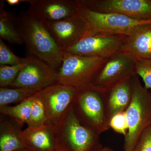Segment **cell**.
I'll use <instances>...</instances> for the list:
<instances>
[{"instance_id": "obj_1", "label": "cell", "mask_w": 151, "mask_h": 151, "mask_svg": "<svg viewBox=\"0 0 151 151\" xmlns=\"http://www.w3.org/2000/svg\"><path fill=\"white\" fill-rule=\"evenodd\" d=\"M17 29L27 52L57 71L62 64L64 52L43 22L27 10L18 16Z\"/></svg>"}, {"instance_id": "obj_2", "label": "cell", "mask_w": 151, "mask_h": 151, "mask_svg": "<svg viewBox=\"0 0 151 151\" xmlns=\"http://www.w3.org/2000/svg\"><path fill=\"white\" fill-rule=\"evenodd\" d=\"M132 98L125 111L128 133L125 137L124 151H132L143 132L151 126V92L140 83L137 75L132 77Z\"/></svg>"}, {"instance_id": "obj_3", "label": "cell", "mask_w": 151, "mask_h": 151, "mask_svg": "<svg viewBox=\"0 0 151 151\" xmlns=\"http://www.w3.org/2000/svg\"><path fill=\"white\" fill-rule=\"evenodd\" d=\"M75 1L76 13L88 29L86 36L100 34L128 36L141 25L151 23V20H136L121 14L95 12Z\"/></svg>"}, {"instance_id": "obj_4", "label": "cell", "mask_w": 151, "mask_h": 151, "mask_svg": "<svg viewBox=\"0 0 151 151\" xmlns=\"http://www.w3.org/2000/svg\"><path fill=\"white\" fill-rule=\"evenodd\" d=\"M56 128L59 151H99L100 136L82 124L72 108Z\"/></svg>"}, {"instance_id": "obj_5", "label": "cell", "mask_w": 151, "mask_h": 151, "mask_svg": "<svg viewBox=\"0 0 151 151\" xmlns=\"http://www.w3.org/2000/svg\"><path fill=\"white\" fill-rule=\"evenodd\" d=\"M72 109L82 124L99 135L110 129L104 92L92 86L78 89Z\"/></svg>"}, {"instance_id": "obj_6", "label": "cell", "mask_w": 151, "mask_h": 151, "mask_svg": "<svg viewBox=\"0 0 151 151\" xmlns=\"http://www.w3.org/2000/svg\"><path fill=\"white\" fill-rule=\"evenodd\" d=\"M108 58L82 56L64 52L62 64L57 71L58 83L78 89L91 86Z\"/></svg>"}, {"instance_id": "obj_7", "label": "cell", "mask_w": 151, "mask_h": 151, "mask_svg": "<svg viewBox=\"0 0 151 151\" xmlns=\"http://www.w3.org/2000/svg\"><path fill=\"white\" fill-rule=\"evenodd\" d=\"M135 59L119 52L108 58L92 81L91 86L105 92L136 75Z\"/></svg>"}, {"instance_id": "obj_8", "label": "cell", "mask_w": 151, "mask_h": 151, "mask_svg": "<svg viewBox=\"0 0 151 151\" xmlns=\"http://www.w3.org/2000/svg\"><path fill=\"white\" fill-rule=\"evenodd\" d=\"M78 90L56 83L37 92L44 105L47 124L55 128L59 126L72 108Z\"/></svg>"}, {"instance_id": "obj_9", "label": "cell", "mask_w": 151, "mask_h": 151, "mask_svg": "<svg viewBox=\"0 0 151 151\" xmlns=\"http://www.w3.org/2000/svg\"><path fill=\"white\" fill-rule=\"evenodd\" d=\"M26 65L9 86L40 91L58 83L57 72L45 63L27 52Z\"/></svg>"}, {"instance_id": "obj_10", "label": "cell", "mask_w": 151, "mask_h": 151, "mask_svg": "<svg viewBox=\"0 0 151 151\" xmlns=\"http://www.w3.org/2000/svg\"><path fill=\"white\" fill-rule=\"evenodd\" d=\"M92 11L121 14L133 19L151 20V0H76Z\"/></svg>"}, {"instance_id": "obj_11", "label": "cell", "mask_w": 151, "mask_h": 151, "mask_svg": "<svg viewBox=\"0 0 151 151\" xmlns=\"http://www.w3.org/2000/svg\"><path fill=\"white\" fill-rule=\"evenodd\" d=\"M126 37L100 34L86 36L63 51L80 56L108 58L121 51Z\"/></svg>"}, {"instance_id": "obj_12", "label": "cell", "mask_w": 151, "mask_h": 151, "mask_svg": "<svg viewBox=\"0 0 151 151\" xmlns=\"http://www.w3.org/2000/svg\"><path fill=\"white\" fill-rule=\"evenodd\" d=\"M44 23L63 51L88 34L86 24L77 13L61 20L45 22Z\"/></svg>"}, {"instance_id": "obj_13", "label": "cell", "mask_w": 151, "mask_h": 151, "mask_svg": "<svg viewBox=\"0 0 151 151\" xmlns=\"http://www.w3.org/2000/svg\"><path fill=\"white\" fill-rule=\"evenodd\" d=\"M28 12L43 22L61 20L76 14L75 0H28Z\"/></svg>"}, {"instance_id": "obj_14", "label": "cell", "mask_w": 151, "mask_h": 151, "mask_svg": "<svg viewBox=\"0 0 151 151\" xmlns=\"http://www.w3.org/2000/svg\"><path fill=\"white\" fill-rule=\"evenodd\" d=\"M20 137L25 148L31 151H59L56 128L50 124L27 127L21 132Z\"/></svg>"}, {"instance_id": "obj_15", "label": "cell", "mask_w": 151, "mask_h": 151, "mask_svg": "<svg viewBox=\"0 0 151 151\" xmlns=\"http://www.w3.org/2000/svg\"><path fill=\"white\" fill-rule=\"evenodd\" d=\"M121 51L135 60L151 59V23L141 25L126 37Z\"/></svg>"}, {"instance_id": "obj_16", "label": "cell", "mask_w": 151, "mask_h": 151, "mask_svg": "<svg viewBox=\"0 0 151 151\" xmlns=\"http://www.w3.org/2000/svg\"><path fill=\"white\" fill-rule=\"evenodd\" d=\"M132 77L104 92L108 124L113 116L126 111L129 106L133 92Z\"/></svg>"}, {"instance_id": "obj_17", "label": "cell", "mask_w": 151, "mask_h": 151, "mask_svg": "<svg viewBox=\"0 0 151 151\" xmlns=\"http://www.w3.org/2000/svg\"><path fill=\"white\" fill-rule=\"evenodd\" d=\"M23 126L12 118L1 114L0 151H16L25 148L20 137Z\"/></svg>"}, {"instance_id": "obj_18", "label": "cell", "mask_w": 151, "mask_h": 151, "mask_svg": "<svg viewBox=\"0 0 151 151\" xmlns=\"http://www.w3.org/2000/svg\"><path fill=\"white\" fill-rule=\"evenodd\" d=\"M4 2H0V37L11 44L24 45L17 29V16L4 8Z\"/></svg>"}, {"instance_id": "obj_19", "label": "cell", "mask_w": 151, "mask_h": 151, "mask_svg": "<svg viewBox=\"0 0 151 151\" xmlns=\"http://www.w3.org/2000/svg\"><path fill=\"white\" fill-rule=\"evenodd\" d=\"M39 91L27 88H0V107L20 103L35 95Z\"/></svg>"}, {"instance_id": "obj_20", "label": "cell", "mask_w": 151, "mask_h": 151, "mask_svg": "<svg viewBox=\"0 0 151 151\" xmlns=\"http://www.w3.org/2000/svg\"><path fill=\"white\" fill-rule=\"evenodd\" d=\"M33 96L14 106L0 107L1 114L11 117L22 125L27 124L29 119Z\"/></svg>"}, {"instance_id": "obj_21", "label": "cell", "mask_w": 151, "mask_h": 151, "mask_svg": "<svg viewBox=\"0 0 151 151\" xmlns=\"http://www.w3.org/2000/svg\"><path fill=\"white\" fill-rule=\"evenodd\" d=\"M47 124V118L43 102L37 94L33 97L29 119L27 124L28 127L36 128L42 127Z\"/></svg>"}, {"instance_id": "obj_22", "label": "cell", "mask_w": 151, "mask_h": 151, "mask_svg": "<svg viewBox=\"0 0 151 151\" xmlns=\"http://www.w3.org/2000/svg\"><path fill=\"white\" fill-rule=\"evenodd\" d=\"M26 63L18 65H0V86L9 87Z\"/></svg>"}, {"instance_id": "obj_23", "label": "cell", "mask_w": 151, "mask_h": 151, "mask_svg": "<svg viewBox=\"0 0 151 151\" xmlns=\"http://www.w3.org/2000/svg\"><path fill=\"white\" fill-rule=\"evenodd\" d=\"M27 58H21L14 54L2 39H0V65H13L27 63Z\"/></svg>"}, {"instance_id": "obj_24", "label": "cell", "mask_w": 151, "mask_h": 151, "mask_svg": "<svg viewBox=\"0 0 151 151\" xmlns=\"http://www.w3.org/2000/svg\"><path fill=\"white\" fill-rule=\"evenodd\" d=\"M135 73L140 76L146 89H151V59L135 60Z\"/></svg>"}, {"instance_id": "obj_25", "label": "cell", "mask_w": 151, "mask_h": 151, "mask_svg": "<svg viewBox=\"0 0 151 151\" xmlns=\"http://www.w3.org/2000/svg\"><path fill=\"white\" fill-rule=\"evenodd\" d=\"M109 127L116 133L124 135V137L128 133L129 127L125 111L115 115L109 122Z\"/></svg>"}, {"instance_id": "obj_26", "label": "cell", "mask_w": 151, "mask_h": 151, "mask_svg": "<svg viewBox=\"0 0 151 151\" xmlns=\"http://www.w3.org/2000/svg\"><path fill=\"white\" fill-rule=\"evenodd\" d=\"M132 151H151V126L143 132Z\"/></svg>"}, {"instance_id": "obj_27", "label": "cell", "mask_w": 151, "mask_h": 151, "mask_svg": "<svg viewBox=\"0 0 151 151\" xmlns=\"http://www.w3.org/2000/svg\"><path fill=\"white\" fill-rule=\"evenodd\" d=\"M6 2L10 6H13L18 5L20 3L23 2H27L28 0H6Z\"/></svg>"}, {"instance_id": "obj_28", "label": "cell", "mask_w": 151, "mask_h": 151, "mask_svg": "<svg viewBox=\"0 0 151 151\" xmlns=\"http://www.w3.org/2000/svg\"><path fill=\"white\" fill-rule=\"evenodd\" d=\"M99 151H114L113 149L108 147H103Z\"/></svg>"}, {"instance_id": "obj_29", "label": "cell", "mask_w": 151, "mask_h": 151, "mask_svg": "<svg viewBox=\"0 0 151 151\" xmlns=\"http://www.w3.org/2000/svg\"><path fill=\"white\" fill-rule=\"evenodd\" d=\"M16 151H31L30 150H28V149L24 148L23 149H22V150H19Z\"/></svg>"}]
</instances>
